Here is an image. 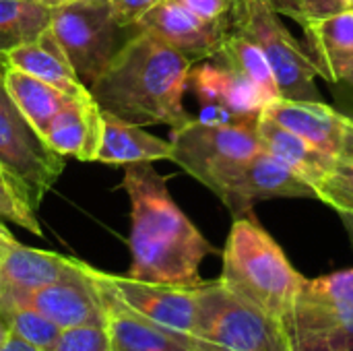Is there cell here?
<instances>
[{"label":"cell","instance_id":"obj_1","mask_svg":"<svg viewBox=\"0 0 353 351\" xmlns=\"http://www.w3.org/2000/svg\"><path fill=\"white\" fill-rule=\"evenodd\" d=\"M122 188L130 199V254L128 277L149 283L186 285L203 283L201 263L215 254L211 242L199 232L168 190V178L151 161L124 166Z\"/></svg>","mask_w":353,"mask_h":351},{"label":"cell","instance_id":"obj_2","mask_svg":"<svg viewBox=\"0 0 353 351\" xmlns=\"http://www.w3.org/2000/svg\"><path fill=\"white\" fill-rule=\"evenodd\" d=\"M192 62L168 41L139 31L93 83L101 112L128 124L178 128L192 116L184 108Z\"/></svg>","mask_w":353,"mask_h":351},{"label":"cell","instance_id":"obj_3","mask_svg":"<svg viewBox=\"0 0 353 351\" xmlns=\"http://www.w3.org/2000/svg\"><path fill=\"white\" fill-rule=\"evenodd\" d=\"M219 281L244 302L283 321L306 277L294 269L283 248L254 215H248L232 223Z\"/></svg>","mask_w":353,"mask_h":351},{"label":"cell","instance_id":"obj_4","mask_svg":"<svg viewBox=\"0 0 353 351\" xmlns=\"http://www.w3.org/2000/svg\"><path fill=\"white\" fill-rule=\"evenodd\" d=\"M283 327L292 351H353V269L306 279Z\"/></svg>","mask_w":353,"mask_h":351},{"label":"cell","instance_id":"obj_5","mask_svg":"<svg viewBox=\"0 0 353 351\" xmlns=\"http://www.w3.org/2000/svg\"><path fill=\"white\" fill-rule=\"evenodd\" d=\"M50 29L89 91L141 31L139 25H122L108 0H79L52 8Z\"/></svg>","mask_w":353,"mask_h":351},{"label":"cell","instance_id":"obj_6","mask_svg":"<svg viewBox=\"0 0 353 351\" xmlns=\"http://www.w3.org/2000/svg\"><path fill=\"white\" fill-rule=\"evenodd\" d=\"M192 335L232 351H292L283 321L244 302L219 279L196 285Z\"/></svg>","mask_w":353,"mask_h":351},{"label":"cell","instance_id":"obj_7","mask_svg":"<svg viewBox=\"0 0 353 351\" xmlns=\"http://www.w3.org/2000/svg\"><path fill=\"white\" fill-rule=\"evenodd\" d=\"M267 0H234L232 27L254 41L271 64L283 99L323 101L316 66Z\"/></svg>","mask_w":353,"mask_h":351},{"label":"cell","instance_id":"obj_8","mask_svg":"<svg viewBox=\"0 0 353 351\" xmlns=\"http://www.w3.org/2000/svg\"><path fill=\"white\" fill-rule=\"evenodd\" d=\"M170 143L172 161L211 192L236 166L265 149L256 128L211 124L199 118H190L186 124L172 128Z\"/></svg>","mask_w":353,"mask_h":351},{"label":"cell","instance_id":"obj_9","mask_svg":"<svg viewBox=\"0 0 353 351\" xmlns=\"http://www.w3.org/2000/svg\"><path fill=\"white\" fill-rule=\"evenodd\" d=\"M188 89L199 99V120L211 124L256 128L259 118L267 108L261 91L246 77L217 58L192 64Z\"/></svg>","mask_w":353,"mask_h":351},{"label":"cell","instance_id":"obj_10","mask_svg":"<svg viewBox=\"0 0 353 351\" xmlns=\"http://www.w3.org/2000/svg\"><path fill=\"white\" fill-rule=\"evenodd\" d=\"M213 192L221 199L234 219L254 215V205L263 201L316 199V190L308 180L265 149L248 161L236 166L213 188Z\"/></svg>","mask_w":353,"mask_h":351},{"label":"cell","instance_id":"obj_11","mask_svg":"<svg viewBox=\"0 0 353 351\" xmlns=\"http://www.w3.org/2000/svg\"><path fill=\"white\" fill-rule=\"evenodd\" d=\"M0 166L25 184L37 209L62 174L64 155L54 151L21 114L0 110Z\"/></svg>","mask_w":353,"mask_h":351},{"label":"cell","instance_id":"obj_12","mask_svg":"<svg viewBox=\"0 0 353 351\" xmlns=\"http://www.w3.org/2000/svg\"><path fill=\"white\" fill-rule=\"evenodd\" d=\"M6 306H27L50 319L60 329L105 325L101 290L91 275V267L85 263H79L70 275L56 283L0 300V310Z\"/></svg>","mask_w":353,"mask_h":351},{"label":"cell","instance_id":"obj_13","mask_svg":"<svg viewBox=\"0 0 353 351\" xmlns=\"http://www.w3.org/2000/svg\"><path fill=\"white\" fill-rule=\"evenodd\" d=\"M137 25L174 46L192 64L213 58L234 29L232 12L219 19H203L174 0H161Z\"/></svg>","mask_w":353,"mask_h":351},{"label":"cell","instance_id":"obj_14","mask_svg":"<svg viewBox=\"0 0 353 351\" xmlns=\"http://www.w3.org/2000/svg\"><path fill=\"white\" fill-rule=\"evenodd\" d=\"M93 273L105 288H110L124 304H128L139 314L174 331L192 335L196 314V285L186 288L149 283L132 279L128 275H110L97 269H93Z\"/></svg>","mask_w":353,"mask_h":351},{"label":"cell","instance_id":"obj_15","mask_svg":"<svg viewBox=\"0 0 353 351\" xmlns=\"http://www.w3.org/2000/svg\"><path fill=\"white\" fill-rule=\"evenodd\" d=\"M263 114L335 159H353V118L323 101L277 99Z\"/></svg>","mask_w":353,"mask_h":351},{"label":"cell","instance_id":"obj_16","mask_svg":"<svg viewBox=\"0 0 353 351\" xmlns=\"http://www.w3.org/2000/svg\"><path fill=\"white\" fill-rule=\"evenodd\" d=\"M101 290L105 306V329L110 333L114 351H196L199 339L194 335L163 327L124 304L110 288H105L93 273Z\"/></svg>","mask_w":353,"mask_h":351},{"label":"cell","instance_id":"obj_17","mask_svg":"<svg viewBox=\"0 0 353 351\" xmlns=\"http://www.w3.org/2000/svg\"><path fill=\"white\" fill-rule=\"evenodd\" d=\"M81 261L19 242L0 244V300L35 292L70 275Z\"/></svg>","mask_w":353,"mask_h":351},{"label":"cell","instance_id":"obj_18","mask_svg":"<svg viewBox=\"0 0 353 351\" xmlns=\"http://www.w3.org/2000/svg\"><path fill=\"white\" fill-rule=\"evenodd\" d=\"M103 134V112L97 101L72 99L50 122L46 141L60 155H72L83 161H95Z\"/></svg>","mask_w":353,"mask_h":351},{"label":"cell","instance_id":"obj_19","mask_svg":"<svg viewBox=\"0 0 353 351\" xmlns=\"http://www.w3.org/2000/svg\"><path fill=\"white\" fill-rule=\"evenodd\" d=\"M316 72L339 83L353 66V8L302 25Z\"/></svg>","mask_w":353,"mask_h":351},{"label":"cell","instance_id":"obj_20","mask_svg":"<svg viewBox=\"0 0 353 351\" xmlns=\"http://www.w3.org/2000/svg\"><path fill=\"white\" fill-rule=\"evenodd\" d=\"M8 64L14 68H21L56 89L64 91L66 95L74 99H87L91 97V91L83 85L79 74L74 72L66 52L54 37L52 29L48 27L37 39L23 43L21 48L6 54Z\"/></svg>","mask_w":353,"mask_h":351},{"label":"cell","instance_id":"obj_21","mask_svg":"<svg viewBox=\"0 0 353 351\" xmlns=\"http://www.w3.org/2000/svg\"><path fill=\"white\" fill-rule=\"evenodd\" d=\"M256 132L265 151H269L273 157H277L296 174H300L304 180H308L314 186V190H316V184L333 170L337 161L335 157L323 153L321 149L310 145L306 139L281 126L267 114H261Z\"/></svg>","mask_w":353,"mask_h":351},{"label":"cell","instance_id":"obj_22","mask_svg":"<svg viewBox=\"0 0 353 351\" xmlns=\"http://www.w3.org/2000/svg\"><path fill=\"white\" fill-rule=\"evenodd\" d=\"M172 159V143L137 124H128L103 112V134L95 161L108 166H128L143 161Z\"/></svg>","mask_w":353,"mask_h":351},{"label":"cell","instance_id":"obj_23","mask_svg":"<svg viewBox=\"0 0 353 351\" xmlns=\"http://www.w3.org/2000/svg\"><path fill=\"white\" fill-rule=\"evenodd\" d=\"M4 85L8 97L12 99L17 112L37 130L39 137L46 139L50 122L54 116L74 97L66 95L64 91L56 89L54 85L21 70L14 66L6 68Z\"/></svg>","mask_w":353,"mask_h":351},{"label":"cell","instance_id":"obj_24","mask_svg":"<svg viewBox=\"0 0 353 351\" xmlns=\"http://www.w3.org/2000/svg\"><path fill=\"white\" fill-rule=\"evenodd\" d=\"M213 58L221 60L223 64L232 66L242 77H246L261 91L267 106L281 99V91L277 87V81H275L269 60L265 58L261 48L254 41H250L248 37H244L242 33L232 29V33L223 41L221 50Z\"/></svg>","mask_w":353,"mask_h":351},{"label":"cell","instance_id":"obj_25","mask_svg":"<svg viewBox=\"0 0 353 351\" xmlns=\"http://www.w3.org/2000/svg\"><path fill=\"white\" fill-rule=\"evenodd\" d=\"M52 21V8L33 0H0V56L37 39Z\"/></svg>","mask_w":353,"mask_h":351},{"label":"cell","instance_id":"obj_26","mask_svg":"<svg viewBox=\"0 0 353 351\" xmlns=\"http://www.w3.org/2000/svg\"><path fill=\"white\" fill-rule=\"evenodd\" d=\"M0 219L12 221L19 228L41 236L39 221L35 217V207L31 203L25 184L0 166Z\"/></svg>","mask_w":353,"mask_h":351},{"label":"cell","instance_id":"obj_27","mask_svg":"<svg viewBox=\"0 0 353 351\" xmlns=\"http://www.w3.org/2000/svg\"><path fill=\"white\" fill-rule=\"evenodd\" d=\"M2 314L6 317L10 331L17 333L27 343L39 348L41 351H52L58 343V337L64 329L54 325L43 314L27 308V306H6L2 308Z\"/></svg>","mask_w":353,"mask_h":351},{"label":"cell","instance_id":"obj_28","mask_svg":"<svg viewBox=\"0 0 353 351\" xmlns=\"http://www.w3.org/2000/svg\"><path fill=\"white\" fill-rule=\"evenodd\" d=\"M316 199L337 213L353 215V159H337L333 170L316 184Z\"/></svg>","mask_w":353,"mask_h":351},{"label":"cell","instance_id":"obj_29","mask_svg":"<svg viewBox=\"0 0 353 351\" xmlns=\"http://www.w3.org/2000/svg\"><path fill=\"white\" fill-rule=\"evenodd\" d=\"M267 4L283 17L298 21L300 25L319 21L323 17L350 8L343 0H267Z\"/></svg>","mask_w":353,"mask_h":351},{"label":"cell","instance_id":"obj_30","mask_svg":"<svg viewBox=\"0 0 353 351\" xmlns=\"http://www.w3.org/2000/svg\"><path fill=\"white\" fill-rule=\"evenodd\" d=\"M52 351H114L105 325L64 329Z\"/></svg>","mask_w":353,"mask_h":351},{"label":"cell","instance_id":"obj_31","mask_svg":"<svg viewBox=\"0 0 353 351\" xmlns=\"http://www.w3.org/2000/svg\"><path fill=\"white\" fill-rule=\"evenodd\" d=\"M122 25H137L161 0H108Z\"/></svg>","mask_w":353,"mask_h":351},{"label":"cell","instance_id":"obj_32","mask_svg":"<svg viewBox=\"0 0 353 351\" xmlns=\"http://www.w3.org/2000/svg\"><path fill=\"white\" fill-rule=\"evenodd\" d=\"M203 19H219L232 12L234 0H174Z\"/></svg>","mask_w":353,"mask_h":351},{"label":"cell","instance_id":"obj_33","mask_svg":"<svg viewBox=\"0 0 353 351\" xmlns=\"http://www.w3.org/2000/svg\"><path fill=\"white\" fill-rule=\"evenodd\" d=\"M8 58L6 56H0V110L4 112H17L12 99L8 97V91H6V85H4V74H6V68H8ZM19 114V112H17Z\"/></svg>","mask_w":353,"mask_h":351},{"label":"cell","instance_id":"obj_34","mask_svg":"<svg viewBox=\"0 0 353 351\" xmlns=\"http://www.w3.org/2000/svg\"><path fill=\"white\" fill-rule=\"evenodd\" d=\"M0 351H41L39 348H35V345H31V343H27L25 339H21L17 333H10L8 335V339H6V343L0 348Z\"/></svg>","mask_w":353,"mask_h":351},{"label":"cell","instance_id":"obj_35","mask_svg":"<svg viewBox=\"0 0 353 351\" xmlns=\"http://www.w3.org/2000/svg\"><path fill=\"white\" fill-rule=\"evenodd\" d=\"M10 333H12V331H10V325H8L6 317L2 314V310H0V348L6 343V339H8Z\"/></svg>","mask_w":353,"mask_h":351},{"label":"cell","instance_id":"obj_36","mask_svg":"<svg viewBox=\"0 0 353 351\" xmlns=\"http://www.w3.org/2000/svg\"><path fill=\"white\" fill-rule=\"evenodd\" d=\"M339 217H341V223H343V228H345V232H347V236H350L353 244V215L352 213H339Z\"/></svg>","mask_w":353,"mask_h":351},{"label":"cell","instance_id":"obj_37","mask_svg":"<svg viewBox=\"0 0 353 351\" xmlns=\"http://www.w3.org/2000/svg\"><path fill=\"white\" fill-rule=\"evenodd\" d=\"M196 339H199V337H196ZM196 351H232V350H225V348L215 345V343H211V341L199 339V348H196Z\"/></svg>","mask_w":353,"mask_h":351},{"label":"cell","instance_id":"obj_38","mask_svg":"<svg viewBox=\"0 0 353 351\" xmlns=\"http://www.w3.org/2000/svg\"><path fill=\"white\" fill-rule=\"evenodd\" d=\"M12 242H17L14 236L8 232L6 225H2V219H0V244H12Z\"/></svg>","mask_w":353,"mask_h":351},{"label":"cell","instance_id":"obj_39","mask_svg":"<svg viewBox=\"0 0 353 351\" xmlns=\"http://www.w3.org/2000/svg\"><path fill=\"white\" fill-rule=\"evenodd\" d=\"M72 2H79V0H46L43 4L48 8H58V6H66V4H72Z\"/></svg>","mask_w":353,"mask_h":351},{"label":"cell","instance_id":"obj_40","mask_svg":"<svg viewBox=\"0 0 353 351\" xmlns=\"http://www.w3.org/2000/svg\"><path fill=\"white\" fill-rule=\"evenodd\" d=\"M343 81H345V83H350V85L353 87V66L350 68V70H347V74L343 77Z\"/></svg>","mask_w":353,"mask_h":351},{"label":"cell","instance_id":"obj_41","mask_svg":"<svg viewBox=\"0 0 353 351\" xmlns=\"http://www.w3.org/2000/svg\"><path fill=\"white\" fill-rule=\"evenodd\" d=\"M343 2H345V4H347L350 8H353V0H343Z\"/></svg>","mask_w":353,"mask_h":351},{"label":"cell","instance_id":"obj_42","mask_svg":"<svg viewBox=\"0 0 353 351\" xmlns=\"http://www.w3.org/2000/svg\"><path fill=\"white\" fill-rule=\"evenodd\" d=\"M33 2H39V4H43L46 0H33ZM43 6H46V4H43Z\"/></svg>","mask_w":353,"mask_h":351}]
</instances>
